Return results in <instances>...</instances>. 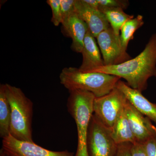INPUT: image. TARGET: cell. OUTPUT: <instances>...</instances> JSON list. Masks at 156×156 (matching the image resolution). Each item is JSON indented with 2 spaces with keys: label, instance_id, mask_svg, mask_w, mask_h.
Instances as JSON below:
<instances>
[{
  "label": "cell",
  "instance_id": "cell-1",
  "mask_svg": "<svg viewBox=\"0 0 156 156\" xmlns=\"http://www.w3.org/2000/svg\"><path fill=\"white\" fill-rule=\"evenodd\" d=\"M104 73L123 78L129 87L142 92L147 89L148 80L156 77V33L151 36L138 56L121 64L104 66L91 72Z\"/></svg>",
  "mask_w": 156,
  "mask_h": 156
},
{
  "label": "cell",
  "instance_id": "cell-2",
  "mask_svg": "<svg viewBox=\"0 0 156 156\" xmlns=\"http://www.w3.org/2000/svg\"><path fill=\"white\" fill-rule=\"evenodd\" d=\"M120 78L104 73L81 72L79 68L65 67L59 75L60 83L69 92L80 90L88 91L96 98L108 94L116 87Z\"/></svg>",
  "mask_w": 156,
  "mask_h": 156
},
{
  "label": "cell",
  "instance_id": "cell-3",
  "mask_svg": "<svg viewBox=\"0 0 156 156\" xmlns=\"http://www.w3.org/2000/svg\"><path fill=\"white\" fill-rule=\"evenodd\" d=\"M11 109L10 134L20 141L34 142L32 121L33 103L20 88L5 84Z\"/></svg>",
  "mask_w": 156,
  "mask_h": 156
},
{
  "label": "cell",
  "instance_id": "cell-4",
  "mask_svg": "<svg viewBox=\"0 0 156 156\" xmlns=\"http://www.w3.org/2000/svg\"><path fill=\"white\" fill-rule=\"evenodd\" d=\"M69 92L68 111L73 118L77 130V149L75 156H89L87 137L95 97L91 92L83 90H74Z\"/></svg>",
  "mask_w": 156,
  "mask_h": 156
},
{
  "label": "cell",
  "instance_id": "cell-5",
  "mask_svg": "<svg viewBox=\"0 0 156 156\" xmlns=\"http://www.w3.org/2000/svg\"><path fill=\"white\" fill-rule=\"evenodd\" d=\"M117 147L118 144L112 138L111 129L92 115L87 137L89 156H115Z\"/></svg>",
  "mask_w": 156,
  "mask_h": 156
},
{
  "label": "cell",
  "instance_id": "cell-6",
  "mask_svg": "<svg viewBox=\"0 0 156 156\" xmlns=\"http://www.w3.org/2000/svg\"><path fill=\"white\" fill-rule=\"evenodd\" d=\"M127 101L125 95L115 87L108 94L95 98L93 114L105 126L111 129Z\"/></svg>",
  "mask_w": 156,
  "mask_h": 156
},
{
  "label": "cell",
  "instance_id": "cell-7",
  "mask_svg": "<svg viewBox=\"0 0 156 156\" xmlns=\"http://www.w3.org/2000/svg\"><path fill=\"white\" fill-rule=\"evenodd\" d=\"M96 38L104 66L116 65L131 59L130 55L123 50L120 37L115 34L111 27L101 33Z\"/></svg>",
  "mask_w": 156,
  "mask_h": 156
},
{
  "label": "cell",
  "instance_id": "cell-8",
  "mask_svg": "<svg viewBox=\"0 0 156 156\" xmlns=\"http://www.w3.org/2000/svg\"><path fill=\"white\" fill-rule=\"evenodd\" d=\"M2 148L13 156H75L73 153L68 151H50L34 142L20 141L10 134L3 138Z\"/></svg>",
  "mask_w": 156,
  "mask_h": 156
},
{
  "label": "cell",
  "instance_id": "cell-9",
  "mask_svg": "<svg viewBox=\"0 0 156 156\" xmlns=\"http://www.w3.org/2000/svg\"><path fill=\"white\" fill-rule=\"evenodd\" d=\"M75 12L86 23L89 30L95 38L111 27L104 14L98 9H93L83 0H76Z\"/></svg>",
  "mask_w": 156,
  "mask_h": 156
},
{
  "label": "cell",
  "instance_id": "cell-10",
  "mask_svg": "<svg viewBox=\"0 0 156 156\" xmlns=\"http://www.w3.org/2000/svg\"><path fill=\"white\" fill-rule=\"evenodd\" d=\"M125 109L136 142L144 143L149 138L156 135L151 120L136 110L128 100Z\"/></svg>",
  "mask_w": 156,
  "mask_h": 156
},
{
  "label": "cell",
  "instance_id": "cell-11",
  "mask_svg": "<svg viewBox=\"0 0 156 156\" xmlns=\"http://www.w3.org/2000/svg\"><path fill=\"white\" fill-rule=\"evenodd\" d=\"M61 24L63 34L72 40V50L76 53H81L85 37L89 31L86 23L75 12L64 20Z\"/></svg>",
  "mask_w": 156,
  "mask_h": 156
},
{
  "label": "cell",
  "instance_id": "cell-12",
  "mask_svg": "<svg viewBox=\"0 0 156 156\" xmlns=\"http://www.w3.org/2000/svg\"><path fill=\"white\" fill-rule=\"evenodd\" d=\"M116 87L122 92L136 110L156 124V104L151 102L142 95V92L131 88L121 80Z\"/></svg>",
  "mask_w": 156,
  "mask_h": 156
},
{
  "label": "cell",
  "instance_id": "cell-13",
  "mask_svg": "<svg viewBox=\"0 0 156 156\" xmlns=\"http://www.w3.org/2000/svg\"><path fill=\"white\" fill-rule=\"evenodd\" d=\"M95 38L88 31L84 40L83 47L81 53L83 61L79 69L82 73L91 72L104 66L103 58Z\"/></svg>",
  "mask_w": 156,
  "mask_h": 156
},
{
  "label": "cell",
  "instance_id": "cell-14",
  "mask_svg": "<svg viewBox=\"0 0 156 156\" xmlns=\"http://www.w3.org/2000/svg\"><path fill=\"white\" fill-rule=\"evenodd\" d=\"M111 130L112 138L117 144L124 143L132 144L136 142L129 125L125 107L120 113Z\"/></svg>",
  "mask_w": 156,
  "mask_h": 156
},
{
  "label": "cell",
  "instance_id": "cell-15",
  "mask_svg": "<svg viewBox=\"0 0 156 156\" xmlns=\"http://www.w3.org/2000/svg\"><path fill=\"white\" fill-rule=\"evenodd\" d=\"M98 9L104 14L115 34L118 37H120L121 28L124 23L134 17V15L126 14L124 10L120 8L99 7Z\"/></svg>",
  "mask_w": 156,
  "mask_h": 156
},
{
  "label": "cell",
  "instance_id": "cell-16",
  "mask_svg": "<svg viewBox=\"0 0 156 156\" xmlns=\"http://www.w3.org/2000/svg\"><path fill=\"white\" fill-rule=\"evenodd\" d=\"M11 109L5 92V84L0 86V136L5 138L10 134Z\"/></svg>",
  "mask_w": 156,
  "mask_h": 156
},
{
  "label": "cell",
  "instance_id": "cell-17",
  "mask_svg": "<svg viewBox=\"0 0 156 156\" xmlns=\"http://www.w3.org/2000/svg\"><path fill=\"white\" fill-rule=\"evenodd\" d=\"M144 24L143 17L141 15H138L124 23L121 28L120 36L121 45L124 51L127 52L129 42L134 39V33Z\"/></svg>",
  "mask_w": 156,
  "mask_h": 156
},
{
  "label": "cell",
  "instance_id": "cell-18",
  "mask_svg": "<svg viewBox=\"0 0 156 156\" xmlns=\"http://www.w3.org/2000/svg\"><path fill=\"white\" fill-rule=\"evenodd\" d=\"M47 3L52 10L51 22L55 26H58L62 23V17L60 9V0H48Z\"/></svg>",
  "mask_w": 156,
  "mask_h": 156
},
{
  "label": "cell",
  "instance_id": "cell-19",
  "mask_svg": "<svg viewBox=\"0 0 156 156\" xmlns=\"http://www.w3.org/2000/svg\"><path fill=\"white\" fill-rule=\"evenodd\" d=\"M99 7L109 8H120L123 10L127 9L129 2L127 0H98Z\"/></svg>",
  "mask_w": 156,
  "mask_h": 156
},
{
  "label": "cell",
  "instance_id": "cell-20",
  "mask_svg": "<svg viewBox=\"0 0 156 156\" xmlns=\"http://www.w3.org/2000/svg\"><path fill=\"white\" fill-rule=\"evenodd\" d=\"M76 0H60L62 22L71 14L75 12Z\"/></svg>",
  "mask_w": 156,
  "mask_h": 156
},
{
  "label": "cell",
  "instance_id": "cell-21",
  "mask_svg": "<svg viewBox=\"0 0 156 156\" xmlns=\"http://www.w3.org/2000/svg\"><path fill=\"white\" fill-rule=\"evenodd\" d=\"M131 156H147L144 143L136 142L131 144Z\"/></svg>",
  "mask_w": 156,
  "mask_h": 156
},
{
  "label": "cell",
  "instance_id": "cell-22",
  "mask_svg": "<svg viewBox=\"0 0 156 156\" xmlns=\"http://www.w3.org/2000/svg\"><path fill=\"white\" fill-rule=\"evenodd\" d=\"M144 144L147 156H156V135L149 138Z\"/></svg>",
  "mask_w": 156,
  "mask_h": 156
},
{
  "label": "cell",
  "instance_id": "cell-23",
  "mask_svg": "<svg viewBox=\"0 0 156 156\" xmlns=\"http://www.w3.org/2000/svg\"><path fill=\"white\" fill-rule=\"evenodd\" d=\"M132 144L124 143L118 144L115 156H131V148Z\"/></svg>",
  "mask_w": 156,
  "mask_h": 156
},
{
  "label": "cell",
  "instance_id": "cell-24",
  "mask_svg": "<svg viewBox=\"0 0 156 156\" xmlns=\"http://www.w3.org/2000/svg\"><path fill=\"white\" fill-rule=\"evenodd\" d=\"M83 1L91 8L94 9H98L99 5L98 0H83Z\"/></svg>",
  "mask_w": 156,
  "mask_h": 156
},
{
  "label": "cell",
  "instance_id": "cell-25",
  "mask_svg": "<svg viewBox=\"0 0 156 156\" xmlns=\"http://www.w3.org/2000/svg\"><path fill=\"white\" fill-rule=\"evenodd\" d=\"M0 156H13L11 155V154L7 152L6 151H5L3 148L0 151Z\"/></svg>",
  "mask_w": 156,
  "mask_h": 156
},
{
  "label": "cell",
  "instance_id": "cell-26",
  "mask_svg": "<svg viewBox=\"0 0 156 156\" xmlns=\"http://www.w3.org/2000/svg\"><path fill=\"white\" fill-rule=\"evenodd\" d=\"M152 128H153L154 131L155 132V134H156V127L155 126H154V125H153Z\"/></svg>",
  "mask_w": 156,
  "mask_h": 156
}]
</instances>
